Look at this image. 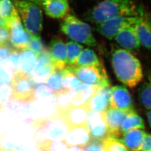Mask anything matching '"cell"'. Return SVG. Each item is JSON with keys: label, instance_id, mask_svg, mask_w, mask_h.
Wrapping results in <instances>:
<instances>
[{"label": "cell", "instance_id": "obj_1", "mask_svg": "<svg viewBox=\"0 0 151 151\" xmlns=\"http://www.w3.org/2000/svg\"><path fill=\"white\" fill-rule=\"evenodd\" d=\"M111 61L117 79L125 85L134 88L142 80L140 61L131 52L124 49L114 48L111 51Z\"/></svg>", "mask_w": 151, "mask_h": 151}, {"label": "cell", "instance_id": "obj_2", "mask_svg": "<svg viewBox=\"0 0 151 151\" xmlns=\"http://www.w3.org/2000/svg\"><path fill=\"white\" fill-rule=\"evenodd\" d=\"M138 6L134 0H103L87 12L85 19L99 25L116 16H137Z\"/></svg>", "mask_w": 151, "mask_h": 151}, {"label": "cell", "instance_id": "obj_3", "mask_svg": "<svg viewBox=\"0 0 151 151\" xmlns=\"http://www.w3.org/2000/svg\"><path fill=\"white\" fill-rule=\"evenodd\" d=\"M30 123L35 132L36 141L64 140L68 130L63 116L55 111L49 116L30 120Z\"/></svg>", "mask_w": 151, "mask_h": 151}, {"label": "cell", "instance_id": "obj_4", "mask_svg": "<svg viewBox=\"0 0 151 151\" xmlns=\"http://www.w3.org/2000/svg\"><path fill=\"white\" fill-rule=\"evenodd\" d=\"M60 29L72 41L89 47H97V42L90 26L73 15L65 17L60 24Z\"/></svg>", "mask_w": 151, "mask_h": 151}, {"label": "cell", "instance_id": "obj_5", "mask_svg": "<svg viewBox=\"0 0 151 151\" xmlns=\"http://www.w3.org/2000/svg\"><path fill=\"white\" fill-rule=\"evenodd\" d=\"M25 29L31 35L40 36L43 29V12L38 5L28 0H12Z\"/></svg>", "mask_w": 151, "mask_h": 151}, {"label": "cell", "instance_id": "obj_6", "mask_svg": "<svg viewBox=\"0 0 151 151\" xmlns=\"http://www.w3.org/2000/svg\"><path fill=\"white\" fill-rule=\"evenodd\" d=\"M35 83L30 75L16 73L14 75L10 86L12 89L11 101L32 103L35 101Z\"/></svg>", "mask_w": 151, "mask_h": 151}, {"label": "cell", "instance_id": "obj_7", "mask_svg": "<svg viewBox=\"0 0 151 151\" xmlns=\"http://www.w3.org/2000/svg\"><path fill=\"white\" fill-rule=\"evenodd\" d=\"M66 68L84 83L97 87L110 86L107 73L103 65L99 67L67 65Z\"/></svg>", "mask_w": 151, "mask_h": 151}, {"label": "cell", "instance_id": "obj_8", "mask_svg": "<svg viewBox=\"0 0 151 151\" xmlns=\"http://www.w3.org/2000/svg\"><path fill=\"white\" fill-rule=\"evenodd\" d=\"M10 32V43L14 49L22 51L28 48L32 35L27 32L19 14L14 17L8 24Z\"/></svg>", "mask_w": 151, "mask_h": 151}, {"label": "cell", "instance_id": "obj_9", "mask_svg": "<svg viewBox=\"0 0 151 151\" xmlns=\"http://www.w3.org/2000/svg\"><path fill=\"white\" fill-rule=\"evenodd\" d=\"M135 29L141 45L151 52V15L142 5L138 6Z\"/></svg>", "mask_w": 151, "mask_h": 151}, {"label": "cell", "instance_id": "obj_10", "mask_svg": "<svg viewBox=\"0 0 151 151\" xmlns=\"http://www.w3.org/2000/svg\"><path fill=\"white\" fill-rule=\"evenodd\" d=\"M86 124L91 134L92 141L102 142L110 137L104 112L89 110Z\"/></svg>", "mask_w": 151, "mask_h": 151}, {"label": "cell", "instance_id": "obj_11", "mask_svg": "<svg viewBox=\"0 0 151 151\" xmlns=\"http://www.w3.org/2000/svg\"><path fill=\"white\" fill-rule=\"evenodd\" d=\"M135 22L136 16H116L96 25L95 29L104 37L112 40L125 25Z\"/></svg>", "mask_w": 151, "mask_h": 151}, {"label": "cell", "instance_id": "obj_12", "mask_svg": "<svg viewBox=\"0 0 151 151\" xmlns=\"http://www.w3.org/2000/svg\"><path fill=\"white\" fill-rule=\"evenodd\" d=\"M114 39L122 49L132 53L138 52L141 47L135 29V22L125 25Z\"/></svg>", "mask_w": 151, "mask_h": 151}, {"label": "cell", "instance_id": "obj_13", "mask_svg": "<svg viewBox=\"0 0 151 151\" xmlns=\"http://www.w3.org/2000/svg\"><path fill=\"white\" fill-rule=\"evenodd\" d=\"M97 87L82 83L75 89L67 91V97L71 106H87L95 92Z\"/></svg>", "mask_w": 151, "mask_h": 151}, {"label": "cell", "instance_id": "obj_14", "mask_svg": "<svg viewBox=\"0 0 151 151\" xmlns=\"http://www.w3.org/2000/svg\"><path fill=\"white\" fill-rule=\"evenodd\" d=\"M54 67L50 57L48 49L40 55L34 70L30 75L32 80L37 84L44 83L54 70Z\"/></svg>", "mask_w": 151, "mask_h": 151}, {"label": "cell", "instance_id": "obj_15", "mask_svg": "<svg viewBox=\"0 0 151 151\" xmlns=\"http://www.w3.org/2000/svg\"><path fill=\"white\" fill-rule=\"evenodd\" d=\"M110 107L125 111L134 110L132 98L125 87L115 86L111 87Z\"/></svg>", "mask_w": 151, "mask_h": 151}, {"label": "cell", "instance_id": "obj_16", "mask_svg": "<svg viewBox=\"0 0 151 151\" xmlns=\"http://www.w3.org/2000/svg\"><path fill=\"white\" fill-rule=\"evenodd\" d=\"M48 49L55 69L63 70L68 65L66 45L61 39L53 38Z\"/></svg>", "mask_w": 151, "mask_h": 151}, {"label": "cell", "instance_id": "obj_17", "mask_svg": "<svg viewBox=\"0 0 151 151\" xmlns=\"http://www.w3.org/2000/svg\"><path fill=\"white\" fill-rule=\"evenodd\" d=\"M64 141L68 147L85 148L92 141L91 134L87 125L68 128Z\"/></svg>", "mask_w": 151, "mask_h": 151}, {"label": "cell", "instance_id": "obj_18", "mask_svg": "<svg viewBox=\"0 0 151 151\" xmlns=\"http://www.w3.org/2000/svg\"><path fill=\"white\" fill-rule=\"evenodd\" d=\"M129 112L110 107L104 111L105 119L110 137L119 139V137L122 134L120 132L121 124Z\"/></svg>", "mask_w": 151, "mask_h": 151}, {"label": "cell", "instance_id": "obj_19", "mask_svg": "<svg viewBox=\"0 0 151 151\" xmlns=\"http://www.w3.org/2000/svg\"><path fill=\"white\" fill-rule=\"evenodd\" d=\"M111 95V87H98L87 105L88 110L98 112L105 111L110 105Z\"/></svg>", "mask_w": 151, "mask_h": 151}, {"label": "cell", "instance_id": "obj_20", "mask_svg": "<svg viewBox=\"0 0 151 151\" xmlns=\"http://www.w3.org/2000/svg\"><path fill=\"white\" fill-rule=\"evenodd\" d=\"M87 106H70L62 115L68 128L87 125L88 113Z\"/></svg>", "mask_w": 151, "mask_h": 151}, {"label": "cell", "instance_id": "obj_21", "mask_svg": "<svg viewBox=\"0 0 151 151\" xmlns=\"http://www.w3.org/2000/svg\"><path fill=\"white\" fill-rule=\"evenodd\" d=\"M42 4L46 15L53 19L65 18L70 9L68 0H46Z\"/></svg>", "mask_w": 151, "mask_h": 151}, {"label": "cell", "instance_id": "obj_22", "mask_svg": "<svg viewBox=\"0 0 151 151\" xmlns=\"http://www.w3.org/2000/svg\"><path fill=\"white\" fill-rule=\"evenodd\" d=\"M147 133L139 129H133L124 133L122 137L118 139L128 149L133 151H139Z\"/></svg>", "mask_w": 151, "mask_h": 151}, {"label": "cell", "instance_id": "obj_23", "mask_svg": "<svg viewBox=\"0 0 151 151\" xmlns=\"http://www.w3.org/2000/svg\"><path fill=\"white\" fill-rule=\"evenodd\" d=\"M37 60L38 57L30 50L26 49L21 51L17 73L30 75L36 65Z\"/></svg>", "mask_w": 151, "mask_h": 151}, {"label": "cell", "instance_id": "obj_24", "mask_svg": "<svg viewBox=\"0 0 151 151\" xmlns=\"http://www.w3.org/2000/svg\"><path fill=\"white\" fill-rule=\"evenodd\" d=\"M145 125L143 119L134 110L130 111L124 118L120 127V132L123 134L131 129H143Z\"/></svg>", "mask_w": 151, "mask_h": 151}, {"label": "cell", "instance_id": "obj_25", "mask_svg": "<svg viewBox=\"0 0 151 151\" xmlns=\"http://www.w3.org/2000/svg\"><path fill=\"white\" fill-rule=\"evenodd\" d=\"M101 65L96 53L91 49L86 48L80 54L75 65L77 67H99Z\"/></svg>", "mask_w": 151, "mask_h": 151}, {"label": "cell", "instance_id": "obj_26", "mask_svg": "<svg viewBox=\"0 0 151 151\" xmlns=\"http://www.w3.org/2000/svg\"><path fill=\"white\" fill-rule=\"evenodd\" d=\"M38 151H67L68 146L64 140L36 141Z\"/></svg>", "mask_w": 151, "mask_h": 151}, {"label": "cell", "instance_id": "obj_27", "mask_svg": "<svg viewBox=\"0 0 151 151\" xmlns=\"http://www.w3.org/2000/svg\"><path fill=\"white\" fill-rule=\"evenodd\" d=\"M18 14L12 0H0V17L7 24Z\"/></svg>", "mask_w": 151, "mask_h": 151}, {"label": "cell", "instance_id": "obj_28", "mask_svg": "<svg viewBox=\"0 0 151 151\" xmlns=\"http://www.w3.org/2000/svg\"><path fill=\"white\" fill-rule=\"evenodd\" d=\"M139 100L145 108L151 110V74L139 90Z\"/></svg>", "mask_w": 151, "mask_h": 151}, {"label": "cell", "instance_id": "obj_29", "mask_svg": "<svg viewBox=\"0 0 151 151\" xmlns=\"http://www.w3.org/2000/svg\"><path fill=\"white\" fill-rule=\"evenodd\" d=\"M67 48V63L69 66L75 65L76 61L80 54L83 50V47L81 44L74 41H70L65 44Z\"/></svg>", "mask_w": 151, "mask_h": 151}, {"label": "cell", "instance_id": "obj_30", "mask_svg": "<svg viewBox=\"0 0 151 151\" xmlns=\"http://www.w3.org/2000/svg\"><path fill=\"white\" fill-rule=\"evenodd\" d=\"M63 70L54 69L46 81L49 86L53 89L55 94L67 91L65 90L63 86Z\"/></svg>", "mask_w": 151, "mask_h": 151}, {"label": "cell", "instance_id": "obj_31", "mask_svg": "<svg viewBox=\"0 0 151 151\" xmlns=\"http://www.w3.org/2000/svg\"><path fill=\"white\" fill-rule=\"evenodd\" d=\"M13 76L14 72L9 59L0 60V86L10 84Z\"/></svg>", "mask_w": 151, "mask_h": 151}, {"label": "cell", "instance_id": "obj_32", "mask_svg": "<svg viewBox=\"0 0 151 151\" xmlns=\"http://www.w3.org/2000/svg\"><path fill=\"white\" fill-rule=\"evenodd\" d=\"M63 86L65 90L69 91L75 89L81 84L82 82L66 67L63 70Z\"/></svg>", "mask_w": 151, "mask_h": 151}, {"label": "cell", "instance_id": "obj_33", "mask_svg": "<svg viewBox=\"0 0 151 151\" xmlns=\"http://www.w3.org/2000/svg\"><path fill=\"white\" fill-rule=\"evenodd\" d=\"M104 151H129L118 139L109 137L102 142Z\"/></svg>", "mask_w": 151, "mask_h": 151}, {"label": "cell", "instance_id": "obj_34", "mask_svg": "<svg viewBox=\"0 0 151 151\" xmlns=\"http://www.w3.org/2000/svg\"><path fill=\"white\" fill-rule=\"evenodd\" d=\"M55 94L53 89L45 83H40L35 87V96L37 100H45Z\"/></svg>", "mask_w": 151, "mask_h": 151}, {"label": "cell", "instance_id": "obj_35", "mask_svg": "<svg viewBox=\"0 0 151 151\" xmlns=\"http://www.w3.org/2000/svg\"><path fill=\"white\" fill-rule=\"evenodd\" d=\"M27 49L32 52L38 57L47 50V48L45 47V45L40 36L32 35Z\"/></svg>", "mask_w": 151, "mask_h": 151}, {"label": "cell", "instance_id": "obj_36", "mask_svg": "<svg viewBox=\"0 0 151 151\" xmlns=\"http://www.w3.org/2000/svg\"><path fill=\"white\" fill-rule=\"evenodd\" d=\"M7 104V108L16 113L30 114L32 111V107L27 103L17 101H10Z\"/></svg>", "mask_w": 151, "mask_h": 151}, {"label": "cell", "instance_id": "obj_37", "mask_svg": "<svg viewBox=\"0 0 151 151\" xmlns=\"http://www.w3.org/2000/svg\"><path fill=\"white\" fill-rule=\"evenodd\" d=\"M12 89L9 85L0 86V109L2 110L6 104L11 101Z\"/></svg>", "mask_w": 151, "mask_h": 151}, {"label": "cell", "instance_id": "obj_38", "mask_svg": "<svg viewBox=\"0 0 151 151\" xmlns=\"http://www.w3.org/2000/svg\"><path fill=\"white\" fill-rule=\"evenodd\" d=\"M20 54V52L19 50L14 49H12L11 54L8 58L9 63L11 65V68L14 72V75L16 73L18 70Z\"/></svg>", "mask_w": 151, "mask_h": 151}, {"label": "cell", "instance_id": "obj_39", "mask_svg": "<svg viewBox=\"0 0 151 151\" xmlns=\"http://www.w3.org/2000/svg\"><path fill=\"white\" fill-rule=\"evenodd\" d=\"M10 40V32L6 27L0 26V46L8 44Z\"/></svg>", "mask_w": 151, "mask_h": 151}, {"label": "cell", "instance_id": "obj_40", "mask_svg": "<svg viewBox=\"0 0 151 151\" xmlns=\"http://www.w3.org/2000/svg\"><path fill=\"white\" fill-rule=\"evenodd\" d=\"M83 151H104L102 142L91 141L87 146L83 148Z\"/></svg>", "mask_w": 151, "mask_h": 151}, {"label": "cell", "instance_id": "obj_41", "mask_svg": "<svg viewBox=\"0 0 151 151\" xmlns=\"http://www.w3.org/2000/svg\"><path fill=\"white\" fill-rule=\"evenodd\" d=\"M12 49L8 44L0 46V60L8 58L11 54Z\"/></svg>", "mask_w": 151, "mask_h": 151}, {"label": "cell", "instance_id": "obj_42", "mask_svg": "<svg viewBox=\"0 0 151 151\" xmlns=\"http://www.w3.org/2000/svg\"><path fill=\"white\" fill-rule=\"evenodd\" d=\"M139 151H151V134H146Z\"/></svg>", "mask_w": 151, "mask_h": 151}, {"label": "cell", "instance_id": "obj_43", "mask_svg": "<svg viewBox=\"0 0 151 151\" xmlns=\"http://www.w3.org/2000/svg\"><path fill=\"white\" fill-rule=\"evenodd\" d=\"M67 151H83V148L79 147H68Z\"/></svg>", "mask_w": 151, "mask_h": 151}, {"label": "cell", "instance_id": "obj_44", "mask_svg": "<svg viewBox=\"0 0 151 151\" xmlns=\"http://www.w3.org/2000/svg\"><path fill=\"white\" fill-rule=\"evenodd\" d=\"M147 119L148 120V123L150 124V126L151 127V110H149L147 111Z\"/></svg>", "mask_w": 151, "mask_h": 151}, {"label": "cell", "instance_id": "obj_45", "mask_svg": "<svg viewBox=\"0 0 151 151\" xmlns=\"http://www.w3.org/2000/svg\"><path fill=\"white\" fill-rule=\"evenodd\" d=\"M0 26H4V27H7V23L1 17H0Z\"/></svg>", "mask_w": 151, "mask_h": 151}, {"label": "cell", "instance_id": "obj_46", "mask_svg": "<svg viewBox=\"0 0 151 151\" xmlns=\"http://www.w3.org/2000/svg\"><path fill=\"white\" fill-rule=\"evenodd\" d=\"M36 4L37 5H40L42 3V0H28Z\"/></svg>", "mask_w": 151, "mask_h": 151}, {"label": "cell", "instance_id": "obj_47", "mask_svg": "<svg viewBox=\"0 0 151 151\" xmlns=\"http://www.w3.org/2000/svg\"><path fill=\"white\" fill-rule=\"evenodd\" d=\"M46 1V0H42V2L43 1Z\"/></svg>", "mask_w": 151, "mask_h": 151}]
</instances>
